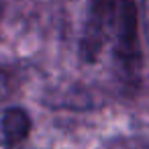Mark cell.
<instances>
[{
	"label": "cell",
	"instance_id": "6da1fadb",
	"mask_svg": "<svg viewBox=\"0 0 149 149\" xmlns=\"http://www.w3.org/2000/svg\"><path fill=\"white\" fill-rule=\"evenodd\" d=\"M31 133V116L19 108L10 106L0 116V137L6 145H19L23 143Z\"/></svg>",
	"mask_w": 149,
	"mask_h": 149
},
{
	"label": "cell",
	"instance_id": "7a4b0ae2",
	"mask_svg": "<svg viewBox=\"0 0 149 149\" xmlns=\"http://www.w3.org/2000/svg\"><path fill=\"white\" fill-rule=\"evenodd\" d=\"M13 96V80L6 72L0 70V102H4Z\"/></svg>",
	"mask_w": 149,
	"mask_h": 149
},
{
	"label": "cell",
	"instance_id": "3957f363",
	"mask_svg": "<svg viewBox=\"0 0 149 149\" xmlns=\"http://www.w3.org/2000/svg\"><path fill=\"white\" fill-rule=\"evenodd\" d=\"M143 15H145V31L149 37V0H143Z\"/></svg>",
	"mask_w": 149,
	"mask_h": 149
},
{
	"label": "cell",
	"instance_id": "277c9868",
	"mask_svg": "<svg viewBox=\"0 0 149 149\" xmlns=\"http://www.w3.org/2000/svg\"><path fill=\"white\" fill-rule=\"evenodd\" d=\"M120 149H145V147H139V145H133V147H120Z\"/></svg>",
	"mask_w": 149,
	"mask_h": 149
}]
</instances>
